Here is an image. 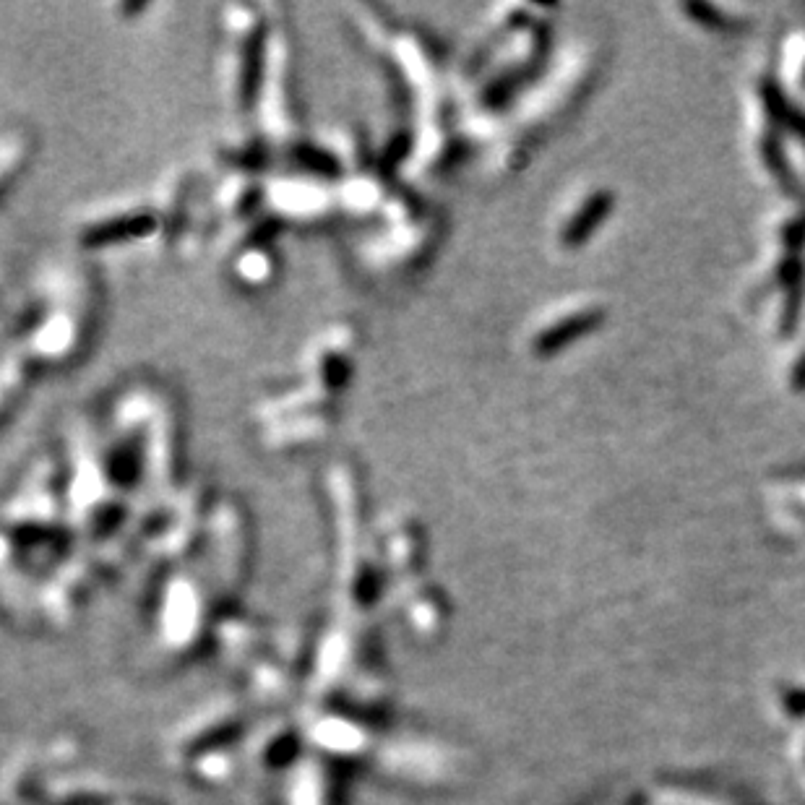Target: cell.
I'll list each match as a JSON object with an SVG mask.
<instances>
[{
	"label": "cell",
	"mask_w": 805,
	"mask_h": 805,
	"mask_svg": "<svg viewBox=\"0 0 805 805\" xmlns=\"http://www.w3.org/2000/svg\"><path fill=\"white\" fill-rule=\"evenodd\" d=\"M251 21L243 19V27L240 29L238 19H230V24H227L225 86L230 99L235 102V107H243V102L248 99V94H251V66H253L251 42L258 40V34L256 29L251 27Z\"/></svg>",
	"instance_id": "1"
}]
</instances>
